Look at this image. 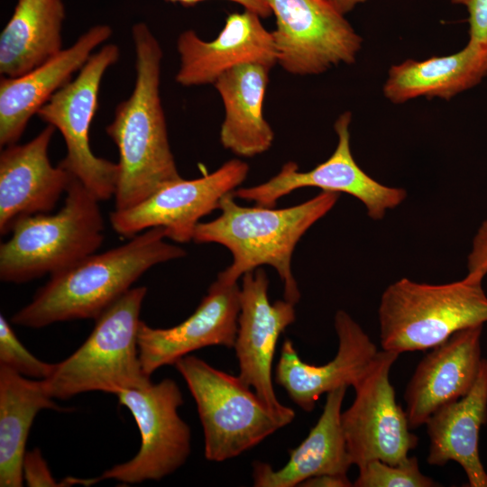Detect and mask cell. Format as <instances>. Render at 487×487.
Listing matches in <instances>:
<instances>
[{"mask_svg": "<svg viewBox=\"0 0 487 487\" xmlns=\"http://www.w3.org/2000/svg\"><path fill=\"white\" fill-rule=\"evenodd\" d=\"M351 122L349 111L337 117L334 124L337 143L324 162L310 170L299 171L297 163L289 161L266 182L236 188L234 197L274 207L281 197L298 188L313 187L322 191L348 194L363 204L372 219H382L387 210L397 207L406 199L407 191L380 183L358 165L351 150Z\"/></svg>", "mask_w": 487, "mask_h": 487, "instance_id": "cell-12", "label": "cell"}, {"mask_svg": "<svg viewBox=\"0 0 487 487\" xmlns=\"http://www.w3.org/2000/svg\"><path fill=\"white\" fill-rule=\"evenodd\" d=\"M60 407L42 380L29 379L0 365V486L21 487L23 460L30 428L37 413Z\"/></svg>", "mask_w": 487, "mask_h": 487, "instance_id": "cell-26", "label": "cell"}, {"mask_svg": "<svg viewBox=\"0 0 487 487\" xmlns=\"http://www.w3.org/2000/svg\"><path fill=\"white\" fill-rule=\"evenodd\" d=\"M487 422V359L463 398L436 410L427 420V463L443 466L450 461L465 472L470 487H487V473L479 455V432Z\"/></svg>", "mask_w": 487, "mask_h": 487, "instance_id": "cell-21", "label": "cell"}, {"mask_svg": "<svg viewBox=\"0 0 487 487\" xmlns=\"http://www.w3.org/2000/svg\"><path fill=\"white\" fill-rule=\"evenodd\" d=\"M249 166L233 159L215 171L195 179L171 182L139 204L113 211L110 223L120 235L133 237L152 227H163L167 238L188 243L199 220L218 209L221 199L246 179Z\"/></svg>", "mask_w": 487, "mask_h": 487, "instance_id": "cell-13", "label": "cell"}, {"mask_svg": "<svg viewBox=\"0 0 487 487\" xmlns=\"http://www.w3.org/2000/svg\"><path fill=\"white\" fill-rule=\"evenodd\" d=\"M113 32L96 24L81 34L69 48L16 78L0 80V145L17 143L33 115L86 64L93 51Z\"/></svg>", "mask_w": 487, "mask_h": 487, "instance_id": "cell-20", "label": "cell"}, {"mask_svg": "<svg viewBox=\"0 0 487 487\" xmlns=\"http://www.w3.org/2000/svg\"><path fill=\"white\" fill-rule=\"evenodd\" d=\"M163 227H152L118 247L93 253L51 275L11 322L41 328L75 319H96L150 268L186 255L168 244Z\"/></svg>", "mask_w": 487, "mask_h": 487, "instance_id": "cell-2", "label": "cell"}, {"mask_svg": "<svg viewBox=\"0 0 487 487\" xmlns=\"http://www.w3.org/2000/svg\"><path fill=\"white\" fill-rule=\"evenodd\" d=\"M136 78L130 96L119 103L107 135L118 153L115 210L130 208L182 177L171 152L160 96V42L144 23L133 25Z\"/></svg>", "mask_w": 487, "mask_h": 487, "instance_id": "cell-1", "label": "cell"}, {"mask_svg": "<svg viewBox=\"0 0 487 487\" xmlns=\"http://www.w3.org/2000/svg\"><path fill=\"white\" fill-rule=\"evenodd\" d=\"M262 17L244 10L229 14L216 38L207 41L195 31L182 32L177 39L180 65L176 81L184 87L213 84L227 70L243 64H277L271 32Z\"/></svg>", "mask_w": 487, "mask_h": 487, "instance_id": "cell-17", "label": "cell"}, {"mask_svg": "<svg viewBox=\"0 0 487 487\" xmlns=\"http://www.w3.org/2000/svg\"><path fill=\"white\" fill-rule=\"evenodd\" d=\"M240 313V287L217 280L208 288L192 315L170 328H154L141 321L138 350L144 373L175 363L198 349L208 346L234 348Z\"/></svg>", "mask_w": 487, "mask_h": 487, "instance_id": "cell-15", "label": "cell"}, {"mask_svg": "<svg viewBox=\"0 0 487 487\" xmlns=\"http://www.w3.org/2000/svg\"><path fill=\"white\" fill-rule=\"evenodd\" d=\"M354 487H434L438 484L419 470L418 460L409 456L398 464L372 460L358 468Z\"/></svg>", "mask_w": 487, "mask_h": 487, "instance_id": "cell-27", "label": "cell"}, {"mask_svg": "<svg viewBox=\"0 0 487 487\" xmlns=\"http://www.w3.org/2000/svg\"><path fill=\"white\" fill-rule=\"evenodd\" d=\"M62 0H17L0 35V73L16 78L60 52Z\"/></svg>", "mask_w": 487, "mask_h": 487, "instance_id": "cell-25", "label": "cell"}, {"mask_svg": "<svg viewBox=\"0 0 487 487\" xmlns=\"http://www.w3.org/2000/svg\"><path fill=\"white\" fill-rule=\"evenodd\" d=\"M23 482L30 487L62 486L53 478L39 448L25 453L23 460Z\"/></svg>", "mask_w": 487, "mask_h": 487, "instance_id": "cell-29", "label": "cell"}, {"mask_svg": "<svg viewBox=\"0 0 487 487\" xmlns=\"http://www.w3.org/2000/svg\"><path fill=\"white\" fill-rule=\"evenodd\" d=\"M116 396L137 424L141 446L132 459L96 477V483L103 480L125 484L158 481L181 467L191 452V432L179 415V408L184 401L176 381L171 379L151 381Z\"/></svg>", "mask_w": 487, "mask_h": 487, "instance_id": "cell-9", "label": "cell"}, {"mask_svg": "<svg viewBox=\"0 0 487 487\" xmlns=\"http://www.w3.org/2000/svg\"><path fill=\"white\" fill-rule=\"evenodd\" d=\"M119 58L116 44L102 46L93 52L76 78L59 89L37 113L41 121L59 130L64 138L67 152L58 165L99 201L115 197L118 164L92 152L89 130L98 107L102 78Z\"/></svg>", "mask_w": 487, "mask_h": 487, "instance_id": "cell-8", "label": "cell"}, {"mask_svg": "<svg viewBox=\"0 0 487 487\" xmlns=\"http://www.w3.org/2000/svg\"><path fill=\"white\" fill-rule=\"evenodd\" d=\"M399 354L379 351L363 377L354 387L355 398L341 414V424L352 464L358 468L372 460L398 464L416 448L406 411L396 402L390 381Z\"/></svg>", "mask_w": 487, "mask_h": 487, "instance_id": "cell-11", "label": "cell"}, {"mask_svg": "<svg viewBox=\"0 0 487 487\" xmlns=\"http://www.w3.org/2000/svg\"><path fill=\"white\" fill-rule=\"evenodd\" d=\"M382 350L397 354L435 347L454 333L487 322L482 282L446 284L402 278L383 291L378 310Z\"/></svg>", "mask_w": 487, "mask_h": 487, "instance_id": "cell-6", "label": "cell"}, {"mask_svg": "<svg viewBox=\"0 0 487 487\" xmlns=\"http://www.w3.org/2000/svg\"><path fill=\"white\" fill-rule=\"evenodd\" d=\"M299 486L303 487H351L347 475L321 474L311 477L303 482Z\"/></svg>", "mask_w": 487, "mask_h": 487, "instance_id": "cell-33", "label": "cell"}, {"mask_svg": "<svg viewBox=\"0 0 487 487\" xmlns=\"http://www.w3.org/2000/svg\"><path fill=\"white\" fill-rule=\"evenodd\" d=\"M348 386L328 393L323 411L308 436L289 451V459L279 470L255 461L253 480L255 487H296L321 474L347 475L352 465L341 424L342 404Z\"/></svg>", "mask_w": 487, "mask_h": 487, "instance_id": "cell-22", "label": "cell"}, {"mask_svg": "<svg viewBox=\"0 0 487 487\" xmlns=\"http://www.w3.org/2000/svg\"><path fill=\"white\" fill-rule=\"evenodd\" d=\"M335 7L344 14L352 12L358 5L370 0H330Z\"/></svg>", "mask_w": 487, "mask_h": 487, "instance_id": "cell-34", "label": "cell"}, {"mask_svg": "<svg viewBox=\"0 0 487 487\" xmlns=\"http://www.w3.org/2000/svg\"><path fill=\"white\" fill-rule=\"evenodd\" d=\"M167 2L180 4L182 5H193L205 0H165ZM240 5L244 10L255 13L262 18H268L272 12L265 0H226Z\"/></svg>", "mask_w": 487, "mask_h": 487, "instance_id": "cell-32", "label": "cell"}, {"mask_svg": "<svg viewBox=\"0 0 487 487\" xmlns=\"http://www.w3.org/2000/svg\"><path fill=\"white\" fill-rule=\"evenodd\" d=\"M466 279L482 282L487 274V219L479 226L467 258Z\"/></svg>", "mask_w": 487, "mask_h": 487, "instance_id": "cell-30", "label": "cell"}, {"mask_svg": "<svg viewBox=\"0 0 487 487\" xmlns=\"http://www.w3.org/2000/svg\"><path fill=\"white\" fill-rule=\"evenodd\" d=\"M451 3L463 5L468 14V41L487 46V0H451Z\"/></svg>", "mask_w": 487, "mask_h": 487, "instance_id": "cell-31", "label": "cell"}, {"mask_svg": "<svg viewBox=\"0 0 487 487\" xmlns=\"http://www.w3.org/2000/svg\"><path fill=\"white\" fill-rule=\"evenodd\" d=\"M483 325L454 333L431 348L418 364L405 392L411 429L425 425L439 408L465 396L473 388L482 363Z\"/></svg>", "mask_w": 487, "mask_h": 487, "instance_id": "cell-19", "label": "cell"}, {"mask_svg": "<svg viewBox=\"0 0 487 487\" xmlns=\"http://www.w3.org/2000/svg\"><path fill=\"white\" fill-rule=\"evenodd\" d=\"M147 288H131L96 319L86 341L55 363L42 380L52 399L67 400L87 391L117 395L152 381L142 371L138 350L140 312Z\"/></svg>", "mask_w": 487, "mask_h": 487, "instance_id": "cell-5", "label": "cell"}, {"mask_svg": "<svg viewBox=\"0 0 487 487\" xmlns=\"http://www.w3.org/2000/svg\"><path fill=\"white\" fill-rule=\"evenodd\" d=\"M174 365L195 400L208 461L236 457L294 420L270 410L239 376L195 355L183 356Z\"/></svg>", "mask_w": 487, "mask_h": 487, "instance_id": "cell-7", "label": "cell"}, {"mask_svg": "<svg viewBox=\"0 0 487 487\" xmlns=\"http://www.w3.org/2000/svg\"><path fill=\"white\" fill-rule=\"evenodd\" d=\"M268 288L269 279L262 268L243 276L234 345L239 364L238 376L270 410L295 418V411L277 399L271 376L278 340L296 319L295 304L286 299L271 303Z\"/></svg>", "mask_w": 487, "mask_h": 487, "instance_id": "cell-14", "label": "cell"}, {"mask_svg": "<svg viewBox=\"0 0 487 487\" xmlns=\"http://www.w3.org/2000/svg\"><path fill=\"white\" fill-rule=\"evenodd\" d=\"M335 329L338 339L337 352L323 365L303 362L290 339L282 343L275 369V382L306 412L314 409L322 394L341 386L354 387L379 352L362 326L345 310L335 313Z\"/></svg>", "mask_w": 487, "mask_h": 487, "instance_id": "cell-16", "label": "cell"}, {"mask_svg": "<svg viewBox=\"0 0 487 487\" xmlns=\"http://www.w3.org/2000/svg\"><path fill=\"white\" fill-rule=\"evenodd\" d=\"M275 16L277 63L297 76L355 62L363 38L330 0H265Z\"/></svg>", "mask_w": 487, "mask_h": 487, "instance_id": "cell-10", "label": "cell"}, {"mask_svg": "<svg viewBox=\"0 0 487 487\" xmlns=\"http://www.w3.org/2000/svg\"><path fill=\"white\" fill-rule=\"evenodd\" d=\"M48 124L24 144H11L0 154V233L11 232L20 219L50 213L67 191L71 175L49 159L55 132Z\"/></svg>", "mask_w": 487, "mask_h": 487, "instance_id": "cell-18", "label": "cell"}, {"mask_svg": "<svg viewBox=\"0 0 487 487\" xmlns=\"http://www.w3.org/2000/svg\"><path fill=\"white\" fill-rule=\"evenodd\" d=\"M271 68L247 63L222 74L214 86L225 108L220 128L223 147L240 157L268 151L274 133L263 116V102Z\"/></svg>", "mask_w": 487, "mask_h": 487, "instance_id": "cell-24", "label": "cell"}, {"mask_svg": "<svg viewBox=\"0 0 487 487\" xmlns=\"http://www.w3.org/2000/svg\"><path fill=\"white\" fill-rule=\"evenodd\" d=\"M339 196L322 191L301 204L275 209L240 206L232 192L221 199L216 218L198 223L192 240L222 244L230 251L233 261L216 278L221 283L235 284L246 272L269 265L283 283L284 299L297 304L300 291L291 270L294 249L303 234L334 207Z\"/></svg>", "mask_w": 487, "mask_h": 487, "instance_id": "cell-3", "label": "cell"}, {"mask_svg": "<svg viewBox=\"0 0 487 487\" xmlns=\"http://www.w3.org/2000/svg\"><path fill=\"white\" fill-rule=\"evenodd\" d=\"M487 76V46L470 41L457 52L392 65L382 86L394 105L426 97L449 100Z\"/></svg>", "mask_w": 487, "mask_h": 487, "instance_id": "cell-23", "label": "cell"}, {"mask_svg": "<svg viewBox=\"0 0 487 487\" xmlns=\"http://www.w3.org/2000/svg\"><path fill=\"white\" fill-rule=\"evenodd\" d=\"M0 365H5L23 376L43 380L51 374L55 363L41 361L30 353L5 317L0 315Z\"/></svg>", "mask_w": 487, "mask_h": 487, "instance_id": "cell-28", "label": "cell"}, {"mask_svg": "<svg viewBox=\"0 0 487 487\" xmlns=\"http://www.w3.org/2000/svg\"><path fill=\"white\" fill-rule=\"evenodd\" d=\"M63 207L25 216L0 245V279L23 283L65 270L98 250L104 241L99 200L71 176Z\"/></svg>", "mask_w": 487, "mask_h": 487, "instance_id": "cell-4", "label": "cell"}]
</instances>
